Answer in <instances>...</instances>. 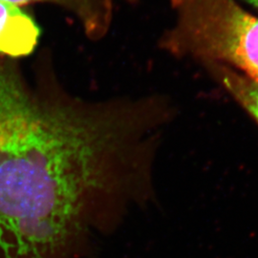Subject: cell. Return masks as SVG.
I'll list each match as a JSON object with an SVG mask.
<instances>
[{
	"mask_svg": "<svg viewBox=\"0 0 258 258\" xmlns=\"http://www.w3.org/2000/svg\"><path fill=\"white\" fill-rule=\"evenodd\" d=\"M39 35L36 21L21 7L0 1V59L30 55Z\"/></svg>",
	"mask_w": 258,
	"mask_h": 258,
	"instance_id": "3957f363",
	"label": "cell"
},
{
	"mask_svg": "<svg viewBox=\"0 0 258 258\" xmlns=\"http://www.w3.org/2000/svg\"><path fill=\"white\" fill-rule=\"evenodd\" d=\"M249 4H251L253 7H255L258 10V0H245Z\"/></svg>",
	"mask_w": 258,
	"mask_h": 258,
	"instance_id": "5b68a950",
	"label": "cell"
},
{
	"mask_svg": "<svg viewBox=\"0 0 258 258\" xmlns=\"http://www.w3.org/2000/svg\"><path fill=\"white\" fill-rule=\"evenodd\" d=\"M124 110L42 102L0 62V258H72L133 173Z\"/></svg>",
	"mask_w": 258,
	"mask_h": 258,
	"instance_id": "6da1fadb",
	"label": "cell"
},
{
	"mask_svg": "<svg viewBox=\"0 0 258 258\" xmlns=\"http://www.w3.org/2000/svg\"><path fill=\"white\" fill-rule=\"evenodd\" d=\"M208 70L258 124V83L223 66H211Z\"/></svg>",
	"mask_w": 258,
	"mask_h": 258,
	"instance_id": "277c9868",
	"label": "cell"
},
{
	"mask_svg": "<svg viewBox=\"0 0 258 258\" xmlns=\"http://www.w3.org/2000/svg\"><path fill=\"white\" fill-rule=\"evenodd\" d=\"M172 26L161 45L206 67L230 68L258 83V17L236 0H170Z\"/></svg>",
	"mask_w": 258,
	"mask_h": 258,
	"instance_id": "7a4b0ae2",
	"label": "cell"
}]
</instances>
